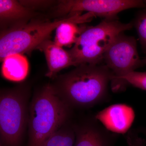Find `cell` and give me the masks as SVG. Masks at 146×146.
<instances>
[{"instance_id": "cell-7", "label": "cell", "mask_w": 146, "mask_h": 146, "mask_svg": "<svg viewBox=\"0 0 146 146\" xmlns=\"http://www.w3.org/2000/svg\"><path fill=\"white\" fill-rule=\"evenodd\" d=\"M58 2L54 7L56 16H71L82 11L104 18H117L123 11L134 8H146L141 0H63Z\"/></svg>"}, {"instance_id": "cell-6", "label": "cell", "mask_w": 146, "mask_h": 146, "mask_svg": "<svg viewBox=\"0 0 146 146\" xmlns=\"http://www.w3.org/2000/svg\"><path fill=\"white\" fill-rule=\"evenodd\" d=\"M103 60L112 73L110 86L114 92L125 89L127 85L124 77L144 65L138 54L136 39L123 33L108 48Z\"/></svg>"}, {"instance_id": "cell-13", "label": "cell", "mask_w": 146, "mask_h": 146, "mask_svg": "<svg viewBox=\"0 0 146 146\" xmlns=\"http://www.w3.org/2000/svg\"><path fill=\"white\" fill-rule=\"evenodd\" d=\"M75 139L74 125L67 123L50 136L42 146H74Z\"/></svg>"}, {"instance_id": "cell-4", "label": "cell", "mask_w": 146, "mask_h": 146, "mask_svg": "<svg viewBox=\"0 0 146 146\" xmlns=\"http://www.w3.org/2000/svg\"><path fill=\"white\" fill-rule=\"evenodd\" d=\"M73 16H66L51 21L47 19H32L27 23L1 31L0 58L2 61L9 55L23 54L37 49L50 39L53 31Z\"/></svg>"}, {"instance_id": "cell-19", "label": "cell", "mask_w": 146, "mask_h": 146, "mask_svg": "<svg viewBox=\"0 0 146 146\" xmlns=\"http://www.w3.org/2000/svg\"><path fill=\"white\" fill-rule=\"evenodd\" d=\"M142 62L144 65H146V57L144 58V59H142Z\"/></svg>"}, {"instance_id": "cell-3", "label": "cell", "mask_w": 146, "mask_h": 146, "mask_svg": "<svg viewBox=\"0 0 146 146\" xmlns=\"http://www.w3.org/2000/svg\"><path fill=\"white\" fill-rule=\"evenodd\" d=\"M133 25V23H123L117 18H104L96 26H86L68 50L74 66L100 64L105 53L117 37Z\"/></svg>"}, {"instance_id": "cell-10", "label": "cell", "mask_w": 146, "mask_h": 146, "mask_svg": "<svg viewBox=\"0 0 146 146\" xmlns=\"http://www.w3.org/2000/svg\"><path fill=\"white\" fill-rule=\"evenodd\" d=\"M38 13L15 0L0 1L1 31L27 23L37 18Z\"/></svg>"}, {"instance_id": "cell-2", "label": "cell", "mask_w": 146, "mask_h": 146, "mask_svg": "<svg viewBox=\"0 0 146 146\" xmlns=\"http://www.w3.org/2000/svg\"><path fill=\"white\" fill-rule=\"evenodd\" d=\"M71 108L47 84L35 95L29 108L28 146H42L50 136L68 122Z\"/></svg>"}, {"instance_id": "cell-18", "label": "cell", "mask_w": 146, "mask_h": 146, "mask_svg": "<svg viewBox=\"0 0 146 146\" xmlns=\"http://www.w3.org/2000/svg\"><path fill=\"white\" fill-rule=\"evenodd\" d=\"M136 131H138V133H143L146 136V127H141L139 128L136 129Z\"/></svg>"}, {"instance_id": "cell-8", "label": "cell", "mask_w": 146, "mask_h": 146, "mask_svg": "<svg viewBox=\"0 0 146 146\" xmlns=\"http://www.w3.org/2000/svg\"><path fill=\"white\" fill-rule=\"evenodd\" d=\"M74 127V146H115L117 139V133L108 130L96 117Z\"/></svg>"}, {"instance_id": "cell-1", "label": "cell", "mask_w": 146, "mask_h": 146, "mask_svg": "<svg viewBox=\"0 0 146 146\" xmlns=\"http://www.w3.org/2000/svg\"><path fill=\"white\" fill-rule=\"evenodd\" d=\"M112 76L105 65L81 64L59 76L52 86L71 108H87L106 100Z\"/></svg>"}, {"instance_id": "cell-14", "label": "cell", "mask_w": 146, "mask_h": 146, "mask_svg": "<svg viewBox=\"0 0 146 146\" xmlns=\"http://www.w3.org/2000/svg\"><path fill=\"white\" fill-rule=\"evenodd\" d=\"M133 25L138 33L142 49L146 53V9L138 13Z\"/></svg>"}, {"instance_id": "cell-15", "label": "cell", "mask_w": 146, "mask_h": 146, "mask_svg": "<svg viewBox=\"0 0 146 146\" xmlns=\"http://www.w3.org/2000/svg\"><path fill=\"white\" fill-rule=\"evenodd\" d=\"M125 82L136 88L146 91V72L134 71L124 77Z\"/></svg>"}, {"instance_id": "cell-20", "label": "cell", "mask_w": 146, "mask_h": 146, "mask_svg": "<svg viewBox=\"0 0 146 146\" xmlns=\"http://www.w3.org/2000/svg\"><path fill=\"white\" fill-rule=\"evenodd\" d=\"M144 2H145V4L146 5V1H144Z\"/></svg>"}, {"instance_id": "cell-12", "label": "cell", "mask_w": 146, "mask_h": 146, "mask_svg": "<svg viewBox=\"0 0 146 146\" xmlns=\"http://www.w3.org/2000/svg\"><path fill=\"white\" fill-rule=\"evenodd\" d=\"M28 61L23 54L9 55L3 61L1 73L6 79L11 81H23L28 74Z\"/></svg>"}, {"instance_id": "cell-11", "label": "cell", "mask_w": 146, "mask_h": 146, "mask_svg": "<svg viewBox=\"0 0 146 146\" xmlns=\"http://www.w3.org/2000/svg\"><path fill=\"white\" fill-rule=\"evenodd\" d=\"M37 49L44 53L48 71L46 76L50 78H54L56 74L61 70L74 65L72 57L68 51L63 49L50 39H48L39 45Z\"/></svg>"}, {"instance_id": "cell-5", "label": "cell", "mask_w": 146, "mask_h": 146, "mask_svg": "<svg viewBox=\"0 0 146 146\" xmlns=\"http://www.w3.org/2000/svg\"><path fill=\"white\" fill-rule=\"evenodd\" d=\"M28 93L21 88L0 96V146H21L27 121Z\"/></svg>"}, {"instance_id": "cell-17", "label": "cell", "mask_w": 146, "mask_h": 146, "mask_svg": "<svg viewBox=\"0 0 146 146\" xmlns=\"http://www.w3.org/2000/svg\"><path fill=\"white\" fill-rule=\"evenodd\" d=\"M23 5L34 10L35 9L48 7L54 3L52 1H19Z\"/></svg>"}, {"instance_id": "cell-16", "label": "cell", "mask_w": 146, "mask_h": 146, "mask_svg": "<svg viewBox=\"0 0 146 146\" xmlns=\"http://www.w3.org/2000/svg\"><path fill=\"white\" fill-rule=\"evenodd\" d=\"M125 138L128 146H146L145 140L139 136L136 129L128 131Z\"/></svg>"}, {"instance_id": "cell-9", "label": "cell", "mask_w": 146, "mask_h": 146, "mask_svg": "<svg viewBox=\"0 0 146 146\" xmlns=\"http://www.w3.org/2000/svg\"><path fill=\"white\" fill-rule=\"evenodd\" d=\"M96 117L108 130L113 133L128 131L134 118L131 108L123 104L113 105L97 114Z\"/></svg>"}]
</instances>
